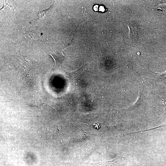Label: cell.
<instances>
[{"mask_svg": "<svg viewBox=\"0 0 166 166\" xmlns=\"http://www.w3.org/2000/svg\"><path fill=\"white\" fill-rule=\"evenodd\" d=\"M129 29L128 36L130 40L132 42L136 41L137 33V29L135 25L129 24L128 26Z\"/></svg>", "mask_w": 166, "mask_h": 166, "instance_id": "cell-1", "label": "cell"}, {"mask_svg": "<svg viewBox=\"0 0 166 166\" xmlns=\"http://www.w3.org/2000/svg\"><path fill=\"white\" fill-rule=\"evenodd\" d=\"M30 101L29 103L31 105L38 108L41 110V108L42 105L45 104L44 103L43 100L39 97L34 98Z\"/></svg>", "mask_w": 166, "mask_h": 166, "instance_id": "cell-2", "label": "cell"}, {"mask_svg": "<svg viewBox=\"0 0 166 166\" xmlns=\"http://www.w3.org/2000/svg\"><path fill=\"white\" fill-rule=\"evenodd\" d=\"M116 161V160L93 163V166H112Z\"/></svg>", "mask_w": 166, "mask_h": 166, "instance_id": "cell-3", "label": "cell"}, {"mask_svg": "<svg viewBox=\"0 0 166 166\" xmlns=\"http://www.w3.org/2000/svg\"><path fill=\"white\" fill-rule=\"evenodd\" d=\"M160 79L166 82V71L161 73H155Z\"/></svg>", "mask_w": 166, "mask_h": 166, "instance_id": "cell-4", "label": "cell"}, {"mask_svg": "<svg viewBox=\"0 0 166 166\" xmlns=\"http://www.w3.org/2000/svg\"><path fill=\"white\" fill-rule=\"evenodd\" d=\"M39 18H42L45 15V13L43 11H39L38 13Z\"/></svg>", "mask_w": 166, "mask_h": 166, "instance_id": "cell-5", "label": "cell"}, {"mask_svg": "<svg viewBox=\"0 0 166 166\" xmlns=\"http://www.w3.org/2000/svg\"><path fill=\"white\" fill-rule=\"evenodd\" d=\"M161 99L163 104L164 105L165 108L166 109V100L162 97H161Z\"/></svg>", "mask_w": 166, "mask_h": 166, "instance_id": "cell-6", "label": "cell"}, {"mask_svg": "<svg viewBox=\"0 0 166 166\" xmlns=\"http://www.w3.org/2000/svg\"><path fill=\"white\" fill-rule=\"evenodd\" d=\"M99 9L100 11H104L105 10L104 7L103 6H101Z\"/></svg>", "mask_w": 166, "mask_h": 166, "instance_id": "cell-7", "label": "cell"}]
</instances>
